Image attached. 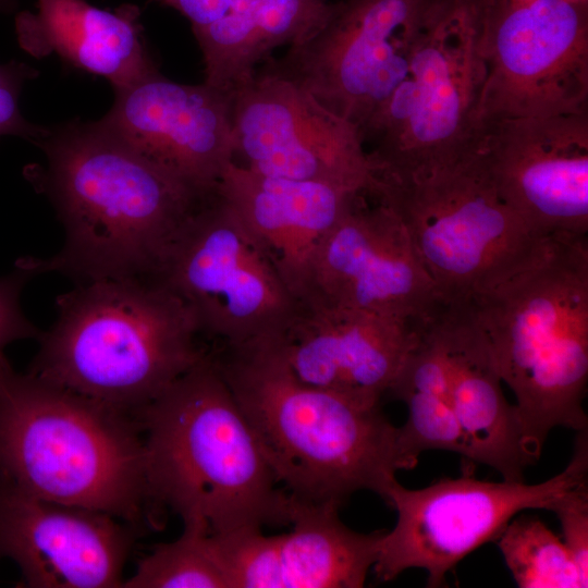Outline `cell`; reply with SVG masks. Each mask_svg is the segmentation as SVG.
Wrapping results in <instances>:
<instances>
[{
    "instance_id": "cell-1",
    "label": "cell",
    "mask_w": 588,
    "mask_h": 588,
    "mask_svg": "<svg viewBox=\"0 0 588 588\" xmlns=\"http://www.w3.org/2000/svg\"><path fill=\"white\" fill-rule=\"evenodd\" d=\"M213 360L286 492L339 506L369 490L385 502L396 471L408 469L399 427L365 406L303 382L279 336L211 351Z\"/></svg>"
},
{
    "instance_id": "cell-2",
    "label": "cell",
    "mask_w": 588,
    "mask_h": 588,
    "mask_svg": "<svg viewBox=\"0 0 588 588\" xmlns=\"http://www.w3.org/2000/svg\"><path fill=\"white\" fill-rule=\"evenodd\" d=\"M37 143L65 241L54 257L25 262L35 272L60 270L82 281L150 277L205 197L101 120L48 131Z\"/></svg>"
},
{
    "instance_id": "cell-3",
    "label": "cell",
    "mask_w": 588,
    "mask_h": 588,
    "mask_svg": "<svg viewBox=\"0 0 588 588\" xmlns=\"http://www.w3.org/2000/svg\"><path fill=\"white\" fill-rule=\"evenodd\" d=\"M151 494L183 525L225 535L290 520L257 439L211 351L135 417Z\"/></svg>"
},
{
    "instance_id": "cell-4",
    "label": "cell",
    "mask_w": 588,
    "mask_h": 588,
    "mask_svg": "<svg viewBox=\"0 0 588 588\" xmlns=\"http://www.w3.org/2000/svg\"><path fill=\"white\" fill-rule=\"evenodd\" d=\"M0 477L37 498L162 523L138 421L30 373L0 366Z\"/></svg>"
},
{
    "instance_id": "cell-5",
    "label": "cell",
    "mask_w": 588,
    "mask_h": 588,
    "mask_svg": "<svg viewBox=\"0 0 588 588\" xmlns=\"http://www.w3.org/2000/svg\"><path fill=\"white\" fill-rule=\"evenodd\" d=\"M57 308L28 373L133 418L209 352L189 308L150 277L83 281Z\"/></svg>"
},
{
    "instance_id": "cell-6",
    "label": "cell",
    "mask_w": 588,
    "mask_h": 588,
    "mask_svg": "<svg viewBox=\"0 0 588 588\" xmlns=\"http://www.w3.org/2000/svg\"><path fill=\"white\" fill-rule=\"evenodd\" d=\"M470 304L536 463L552 429H588L587 235L550 236L527 266Z\"/></svg>"
},
{
    "instance_id": "cell-7",
    "label": "cell",
    "mask_w": 588,
    "mask_h": 588,
    "mask_svg": "<svg viewBox=\"0 0 588 588\" xmlns=\"http://www.w3.org/2000/svg\"><path fill=\"white\" fill-rule=\"evenodd\" d=\"M376 196L397 215L442 304H468L527 266L541 236L498 195L468 149L445 166L379 175Z\"/></svg>"
},
{
    "instance_id": "cell-8",
    "label": "cell",
    "mask_w": 588,
    "mask_h": 588,
    "mask_svg": "<svg viewBox=\"0 0 588 588\" xmlns=\"http://www.w3.org/2000/svg\"><path fill=\"white\" fill-rule=\"evenodd\" d=\"M483 0H451L414 49L407 72L364 135L378 174L455 161L468 148L482 78Z\"/></svg>"
},
{
    "instance_id": "cell-9",
    "label": "cell",
    "mask_w": 588,
    "mask_h": 588,
    "mask_svg": "<svg viewBox=\"0 0 588 588\" xmlns=\"http://www.w3.org/2000/svg\"><path fill=\"white\" fill-rule=\"evenodd\" d=\"M221 345L281 336L299 303L231 207L213 191L185 220L150 275Z\"/></svg>"
},
{
    "instance_id": "cell-10",
    "label": "cell",
    "mask_w": 588,
    "mask_h": 588,
    "mask_svg": "<svg viewBox=\"0 0 588 588\" xmlns=\"http://www.w3.org/2000/svg\"><path fill=\"white\" fill-rule=\"evenodd\" d=\"M577 433L565 469L540 483L485 481L467 473L413 490L396 480L387 504L397 518L393 529L385 530L372 566L377 578L390 581L406 569L422 568L428 587H442L460 561L497 540L516 514L528 509L553 512L566 497L588 486L587 429Z\"/></svg>"
},
{
    "instance_id": "cell-11",
    "label": "cell",
    "mask_w": 588,
    "mask_h": 588,
    "mask_svg": "<svg viewBox=\"0 0 588 588\" xmlns=\"http://www.w3.org/2000/svg\"><path fill=\"white\" fill-rule=\"evenodd\" d=\"M451 0H340L314 35L266 69L308 90L364 135Z\"/></svg>"
},
{
    "instance_id": "cell-12",
    "label": "cell",
    "mask_w": 588,
    "mask_h": 588,
    "mask_svg": "<svg viewBox=\"0 0 588 588\" xmlns=\"http://www.w3.org/2000/svg\"><path fill=\"white\" fill-rule=\"evenodd\" d=\"M479 50L475 125L588 111V5L483 0Z\"/></svg>"
},
{
    "instance_id": "cell-13",
    "label": "cell",
    "mask_w": 588,
    "mask_h": 588,
    "mask_svg": "<svg viewBox=\"0 0 588 588\" xmlns=\"http://www.w3.org/2000/svg\"><path fill=\"white\" fill-rule=\"evenodd\" d=\"M233 160L254 172L376 193V164L358 128L304 87L267 69L232 96Z\"/></svg>"
},
{
    "instance_id": "cell-14",
    "label": "cell",
    "mask_w": 588,
    "mask_h": 588,
    "mask_svg": "<svg viewBox=\"0 0 588 588\" xmlns=\"http://www.w3.org/2000/svg\"><path fill=\"white\" fill-rule=\"evenodd\" d=\"M358 194L319 243L301 306L352 309L407 321L442 304L393 209Z\"/></svg>"
},
{
    "instance_id": "cell-15",
    "label": "cell",
    "mask_w": 588,
    "mask_h": 588,
    "mask_svg": "<svg viewBox=\"0 0 588 588\" xmlns=\"http://www.w3.org/2000/svg\"><path fill=\"white\" fill-rule=\"evenodd\" d=\"M500 198L541 236L588 232V111L475 125L469 144Z\"/></svg>"
},
{
    "instance_id": "cell-16",
    "label": "cell",
    "mask_w": 588,
    "mask_h": 588,
    "mask_svg": "<svg viewBox=\"0 0 588 588\" xmlns=\"http://www.w3.org/2000/svg\"><path fill=\"white\" fill-rule=\"evenodd\" d=\"M138 530L109 514L47 501L0 477V560L21 569V587H122Z\"/></svg>"
},
{
    "instance_id": "cell-17",
    "label": "cell",
    "mask_w": 588,
    "mask_h": 588,
    "mask_svg": "<svg viewBox=\"0 0 588 588\" xmlns=\"http://www.w3.org/2000/svg\"><path fill=\"white\" fill-rule=\"evenodd\" d=\"M115 93L101 121L200 195L212 193L233 160V94L205 82H173L156 70Z\"/></svg>"
},
{
    "instance_id": "cell-18",
    "label": "cell",
    "mask_w": 588,
    "mask_h": 588,
    "mask_svg": "<svg viewBox=\"0 0 588 588\" xmlns=\"http://www.w3.org/2000/svg\"><path fill=\"white\" fill-rule=\"evenodd\" d=\"M339 507L290 494L291 531L213 535L230 588L364 587L385 530L355 531L341 520Z\"/></svg>"
},
{
    "instance_id": "cell-19",
    "label": "cell",
    "mask_w": 588,
    "mask_h": 588,
    "mask_svg": "<svg viewBox=\"0 0 588 588\" xmlns=\"http://www.w3.org/2000/svg\"><path fill=\"white\" fill-rule=\"evenodd\" d=\"M418 322L299 306L279 343L303 382L360 405L380 406L415 341Z\"/></svg>"
},
{
    "instance_id": "cell-20",
    "label": "cell",
    "mask_w": 588,
    "mask_h": 588,
    "mask_svg": "<svg viewBox=\"0 0 588 588\" xmlns=\"http://www.w3.org/2000/svg\"><path fill=\"white\" fill-rule=\"evenodd\" d=\"M215 192L254 236L299 304L319 243L360 194L324 183L264 175L233 160Z\"/></svg>"
},
{
    "instance_id": "cell-21",
    "label": "cell",
    "mask_w": 588,
    "mask_h": 588,
    "mask_svg": "<svg viewBox=\"0 0 588 588\" xmlns=\"http://www.w3.org/2000/svg\"><path fill=\"white\" fill-rule=\"evenodd\" d=\"M449 368L452 406L464 434L467 458L500 473L504 480L524 481L531 461L522 440L515 405L501 387L487 336L471 304L440 309Z\"/></svg>"
},
{
    "instance_id": "cell-22",
    "label": "cell",
    "mask_w": 588,
    "mask_h": 588,
    "mask_svg": "<svg viewBox=\"0 0 588 588\" xmlns=\"http://www.w3.org/2000/svg\"><path fill=\"white\" fill-rule=\"evenodd\" d=\"M37 11L15 17L23 50L41 58L52 52L119 89L155 71L140 37L139 12L126 4L115 11L85 0H37Z\"/></svg>"
},
{
    "instance_id": "cell-23",
    "label": "cell",
    "mask_w": 588,
    "mask_h": 588,
    "mask_svg": "<svg viewBox=\"0 0 588 588\" xmlns=\"http://www.w3.org/2000/svg\"><path fill=\"white\" fill-rule=\"evenodd\" d=\"M328 0H236L220 20L193 28L205 64V83L234 90L272 49L297 45L328 20Z\"/></svg>"
},
{
    "instance_id": "cell-24",
    "label": "cell",
    "mask_w": 588,
    "mask_h": 588,
    "mask_svg": "<svg viewBox=\"0 0 588 588\" xmlns=\"http://www.w3.org/2000/svg\"><path fill=\"white\" fill-rule=\"evenodd\" d=\"M406 404L399 444L407 468L428 450H444L467 458L465 439L455 416L443 335L436 327L421 330L390 390Z\"/></svg>"
},
{
    "instance_id": "cell-25",
    "label": "cell",
    "mask_w": 588,
    "mask_h": 588,
    "mask_svg": "<svg viewBox=\"0 0 588 588\" xmlns=\"http://www.w3.org/2000/svg\"><path fill=\"white\" fill-rule=\"evenodd\" d=\"M122 587L230 588V584L213 535L201 526L184 525L177 539L155 546Z\"/></svg>"
},
{
    "instance_id": "cell-26",
    "label": "cell",
    "mask_w": 588,
    "mask_h": 588,
    "mask_svg": "<svg viewBox=\"0 0 588 588\" xmlns=\"http://www.w3.org/2000/svg\"><path fill=\"white\" fill-rule=\"evenodd\" d=\"M497 542L520 588L588 587L564 542L538 517H513Z\"/></svg>"
},
{
    "instance_id": "cell-27",
    "label": "cell",
    "mask_w": 588,
    "mask_h": 588,
    "mask_svg": "<svg viewBox=\"0 0 588 588\" xmlns=\"http://www.w3.org/2000/svg\"><path fill=\"white\" fill-rule=\"evenodd\" d=\"M36 74L27 64L14 60L0 64V137L15 135L37 143L46 136L48 130L25 120L19 107L23 84Z\"/></svg>"
},
{
    "instance_id": "cell-28",
    "label": "cell",
    "mask_w": 588,
    "mask_h": 588,
    "mask_svg": "<svg viewBox=\"0 0 588 588\" xmlns=\"http://www.w3.org/2000/svg\"><path fill=\"white\" fill-rule=\"evenodd\" d=\"M33 272L22 264L14 273L0 278V366L8 362L4 348L10 343L39 335L37 329L24 316L20 304L21 290Z\"/></svg>"
},
{
    "instance_id": "cell-29",
    "label": "cell",
    "mask_w": 588,
    "mask_h": 588,
    "mask_svg": "<svg viewBox=\"0 0 588 588\" xmlns=\"http://www.w3.org/2000/svg\"><path fill=\"white\" fill-rule=\"evenodd\" d=\"M583 581L588 586V486L566 497L553 511Z\"/></svg>"
},
{
    "instance_id": "cell-30",
    "label": "cell",
    "mask_w": 588,
    "mask_h": 588,
    "mask_svg": "<svg viewBox=\"0 0 588 588\" xmlns=\"http://www.w3.org/2000/svg\"><path fill=\"white\" fill-rule=\"evenodd\" d=\"M186 16L193 28L209 25L224 16L236 0H160Z\"/></svg>"
},
{
    "instance_id": "cell-31",
    "label": "cell",
    "mask_w": 588,
    "mask_h": 588,
    "mask_svg": "<svg viewBox=\"0 0 588 588\" xmlns=\"http://www.w3.org/2000/svg\"><path fill=\"white\" fill-rule=\"evenodd\" d=\"M16 7V0H0V12H8Z\"/></svg>"
},
{
    "instance_id": "cell-32",
    "label": "cell",
    "mask_w": 588,
    "mask_h": 588,
    "mask_svg": "<svg viewBox=\"0 0 588 588\" xmlns=\"http://www.w3.org/2000/svg\"><path fill=\"white\" fill-rule=\"evenodd\" d=\"M565 1H568V2H572V3H576V4H583V5H588V0H565Z\"/></svg>"
},
{
    "instance_id": "cell-33",
    "label": "cell",
    "mask_w": 588,
    "mask_h": 588,
    "mask_svg": "<svg viewBox=\"0 0 588 588\" xmlns=\"http://www.w3.org/2000/svg\"><path fill=\"white\" fill-rule=\"evenodd\" d=\"M510 1H519V0H510Z\"/></svg>"
}]
</instances>
